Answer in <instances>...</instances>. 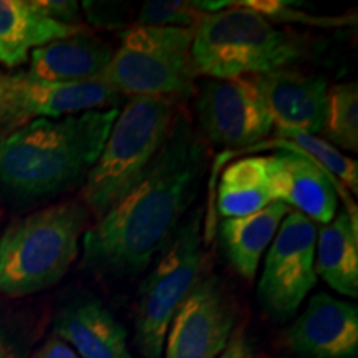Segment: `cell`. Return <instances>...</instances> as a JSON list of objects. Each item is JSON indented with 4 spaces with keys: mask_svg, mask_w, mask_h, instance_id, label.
Returning a JSON list of instances; mask_svg holds the SVG:
<instances>
[{
    "mask_svg": "<svg viewBox=\"0 0 358 358\" xmlns=\"http://www.w3.org/2000/svg\"><path fill=\"white\" fill-rule=\"evenodd\" d=\"M274 201L267 156H245L224 169L217 189V209L226 219L245 217Z\"/></svg>",
    "mask_w": 358,
    "mask_h": 358,
    "instance_id": "cell-20",
    "label": "cell"
},
{
    "mask_svg": "<svg viewBox=\"0 0 358 358\" xmlns=\"http://www.w3.org/2000/svg\"><path fill=\"white\" fill-rule=\"evenodd\" d=\"M174 100L131 98L116 116L96 163L85 178L82 203L96 219L136 185L171 133Z\"/></svg>",
    "mask_w": 358,
    "mask_h": 358,
    "instance_id": "cell-5",
    "label": "cell"
},
{
    "mask_svg": "<svg viewBox=\"0 0 358 358\" xmlns=\"http://www.w3.org/2000/svg\"><path fill=\"white\" fill-rule=\"evenodd\" d=\"M315 274L338 294L358 297V224L345 211L317 231Z\"/></svg>",
    "mask_w": 358,
    "mask_h": 358,
    "instance_id": "cell-19",
    "label": "cell"
},
{
    "mask_svg": "<svg viewBox=\"0 0 358 358\" xmlns=\"http://www.w3.org/2000/svg\"><path fill=\"white\" fill-rule=\"evenodd\" d=\"M111 58L113 48L85 30L32 50L29 73L45 82H95L103 78Z\"/></svg>",
    "mask_w": 358,
    "mask_h": 358,
    "instance_id": "cell-16",
    "label": "cell"
},
{
    "mask_svg": "<svg viewBox=\"0 0 358 358\" xmlns=\"http://www.w3.org/2000/svg\"><path fill=\"white\" fill-rule=\"evenodd\" d=\"M35 7L50 19L66 25H80V3L71 0H34Z\"/></svg>",
    "mask_w": 358,
    "mask_h": 358,
    "instance_id": "cell-25",
    "label": "cell"
},
{
    "mask_svg": "<svg viewBox=\"0 0 358 358\" xmlns=\"http://www.w3.org/2000/svg\"><path fill=\"white\" fill-rule=\"evenodd\" d=\"M254 78L277 131L299 129L310 134L320 133L329 92L324 78L287 70L256 75Z\"/></svg>",
    "mask_w": 358,
    "mask_h": 358,
    "instance_id": "cell-14",
    "label": "cell"
},
{
    "mask_svg": "<svg viewBox=\"0 0 358 358\" xmlns=\"http://www.w3.org/2000/svg\"><path fill=\"white\" fill-rule=\"evenodd\" d=\"M217 358H257V357L248 337H245V332L243 329H239L237 332L232 334L229 343H227V347L224 348V352Z\"/></svg>",
    "mask_w": 358,
    "mask_h": 358,
    "instance_id": "cell-27",
    "label": "cell"
},
{
    "mask_svg": "<svg viewBox=\"0 0 358 358\" xmlns=\"http://www.w3.org/2000/svg\"><path fill=\"white\" fill-rule=\"evenodd\" d=\"M289 211V206L280 201H272L250 216L224 219L221 222L219 236L222 250L243 279L252 280L256 277L264 252L272 244Z\"/></svg>",
    "mask_w": 358,
    "mask_h": 358,
    "instance_id": "cell-18",
    "label": "cell"
},
{
    "mask_svg": "<svg viewBox=\"0 0 358 358\" xmlns=\"http://www.w3.org/2000/svg\"><path fill=\"white\" fill-rule=\"evenodd\" d=\"M232 6L208 13L194 29L192 64L213 80L256 77L289 69L306 52L301 40L275 29L261 13Z\"/></svg>",
    "mask_w": 358,
    "mask_h": 358,
    "instance_id": "cell-4",
    "label": "cell"
},
{
    "mask_svg": "<svg viewBox=\"0 0 358 358\" xmlns=\"http://www.w3.org/2000/svg\"><path fill=\"white\" fill-rule=\"evenodd\" d=\"M85 25H66L50 19L34 0H0V64L24 65L35 48L85 32Z\"/></svg>",
    "mask_w": 358,
    "mask_h": 358,
    "instance_id": "cell-17",
    "label": "cell"
},
{
    "mask_svg": "<svg viewBox=\"0 0 358 358\" xmlns=\"http://www.w3.org/2000/svg\"><path fill=\"white\" fill-rule=\"evenodd\" d=\"M53 330L82 358H134L124 327L98 299L65 307L58 313Z\"/></svg>",
    "mask_w": 358,
    "mask_h": 358,
    "instance_id": "cell-15",
    "label": "cell"
},
{
    "mask_svg": "<svg viewBox=\"0 0 358 358\" xmlns=\"http://www.w3.org/2000/svg\"><path fill=\"white\" fill-rule=\"evenodd\" d=\"M277 148L279 151L275 155L267 156L268 181L274 201H280L312 222L325 226L337 214L338 191L340 198L347 204L348 217L358 224L357 208L348 198L350 192H347L345 187L294 148Z\"/></svg>",
    "mask_w": 358,
    "mask_h": 358,
    "instance_id": "cell-12",
    "label": "cell"
},
{
    "mask_svg": "<svg viewBox=\"0 0 358 358\" xmlns=\"http://www.w3.org/2000/svg\"><path fill=\"white\" fill-rule=\"evenodd\" d=\"M317 226L297 211H289L268 245L257 297L277 320L294 317L317 284Z\"/></svg>",
    "mask_w": 358,
    "mask_h": 358,
    "instance_id": "cell-9",
    "label": "cell"
},
{
    "mask_svg": "<svg viewBox=\"0 0 358 358\" xmlns=\"http://www.w3.org/2000/svg\"><path fill=\"white\" fill-rule=\"evenodd\" d=\"M285 340L302 358H357L358 308L329 294L313 295Z\"/></svg>",
    "mask_w": 358,
    "mask_h": 358,
    "instance_id": "cell-13",
    "label": "cell"
},
{
    "mask_svg": "<svg viewBox=\"0 0 358 358\" xmlns=\"http://www.w3.org/2000/svg\"><path fill=\"white\" fill-rule=\"evenodd\" d=\"M204 168V143L189 122L176 115L146 173L85 231L83 267L110 279L141 274L182 222Z\"/></svg>",
    "mask_w": 358,
    "mask_h": 358,
    "instance_id": "cell-1",
    "label": "cell"
},
{
    "mask_svg": "<svg viewBox=\"0 0 358 358\" xmlns=\"http://www.w3.org/2000/svg\"><path fill=\"white\" fill-rule=\"evenodd\" d=\"M118 108L35 120L0 138V186L17 198L57 194L87 178Z\"/></svg>",
    "mask_w": 358,
    "mask_h": 358,
    "instance_id": "cell-2",
    "label": "cell"
},
{
    "mask_svg": "<svg viewBox=\"0 0 358 358\" xmlns=\"http://www.w3.org/2000/svg\"><path fill=\"white\" fill-rule=\"evenodd\" d=\"M194 29L133 25L120 37L103 82L129 98L174 100L192 92Z\"/></svg>",
    "mask_w": 358,
    "mask_h": 358,
    "instance_id": "cell-6",
    "label": "cell"
},
{
    "mask_svg": "<svg viewBox=\"0 0 358 358\" xmlns=\"http://www.w3.org/2000/svg\"><path fill=\"white\" fill-rule=\"evenodd\" d=\"M201 275V211H194L179 224L138 289L134 347L143 357L163 358L169 325Z\"/></svg>",
    "mask_w": 358,
    "mask_h": 358,
    "instance_id": "cell-7",
    "label": "cell"
},
{
    "mask_svg": "<svg viewBox=\"0 0 358 358\" xmlns=\"http://www.w3.org/2000/svg\"><path fill=\"white\" fill-rule=\"evenodd\" d=\"M279 140L267 141L266 145L254 146L252 151L259 148H272V146H289L295 151L302 153L306 158L312 161L315 166L335 179L338 185H342L347 191L353 194L358 192V163L350 156L343 155L338 148L330 145L324 138L317 134H310L307 131H299V129H285V131H277Z\"/></svg>",
    "mask_w": 358,
    "mask_h": 358,
    "instance_id": "cell-21",
    "label": "cell"
},
{
    "mask_svg": "<svg viewBox=\"0 0 358 358\" xmlns=\"http://www.w3.org/2000/svg\"><path fill=\"white\" fill-rule=\"evenodd\" d=\"M196 108L203 131L219 146L250 150L272 129L254 77L208 80L201 88Z\"/></svg>",
    "mask_w": 358,
    "mask_h": 358,
    "instance_id": "cell-10",
    "label": "cell"
},
{
    "mask_svg": "<svg viewBox=\"0 0 358 358\" xmlns=\"http://www.w3.org/2000/svg\"><path fill=\"white\" fill-rule=\"evenodd\" d=\"M208 13L199 12L192 2L179 0H150L143 3L134 25L176 27V29H196Z\"/></svg>",
    "mask_w": 358,
    "mask_h": 358,
    "instance_id": "cell-23",
    "label": "cell"
},
{
    "mask_svg": "<svg viewBox=\"0 0 358 358\" xmlns=\"http://www.w3.org/2000/svg\"><path fill=\"white\" fill-rule=\"evenodd\" d=\"M27 340L15 325L0 313V358H25Z\"/></svg>",
    "mask_w": 358,
    "mask_h": 358,
    "instance_id": "cell-26",
    "label": "cell"
},
{
    "mask_svg": "<svg viewBox=\"0 0 358 358\" xmlns=\"http://www.w3.org/2000/svg\"><path fill=\"white\" fill-rule=\"evenodd\" d=\"M88 209L65 201L13 221L0 234V294L27 297L58 284L80 254Z\"/></svg>",
    "mask_w": 358,
    "mask_h": 358,
    "instance_id": "cell-3",
    "label": "cell"
},
{
    "mask_svg": "<svg viewBox=\"0 0 358 358\" xmlns=\"http://www.w3.org/2000/svg\"><path fill=\"white\" fill-rule=\"evenodd\" d=\"M236 307L221 280L201 275L169 325L164 358H217L234 334Z\"/></svg>",
    "mask_w": 358,
    "mask_h": 358,
    "instance_id": "cell-11",
    "label": "cell"
},
{
    "mask_svg": "<svg viewBox=\"0 0 358 358\" xmlns=\"http://www.w3.org/2000/svg\"><path fill=\"white\" fill-rule=\"evenodd\" d=\"M122 95L103 80L45 82L29 71L0 73V133L3 136L35 120H57L92 110L116 108Z\"/></svg>",
    "mask_w": 358,
    "mask_h": 358,
    "instance_id": "cell-8",
    "label": "cell"
},
{
    "mask_svg": "<svg viewBox=\"0 0 358 358\" xmlns=\"http://www.w3.org/2000/svg\"><path fill=\"white\" fill-rule=\"evenodd\" d=\"M320 133L335 148L358 151V87L357 82L334 85L327 92Z\"/></svg>",
    "mask_w": 358,
    "mask_h": 358,
    "instance_id": "cell-22",
    "label": "cell"
},
{
    "mask_svg": "<svg viewBox=\"0 0 358 358\" xmlns=\"http://www.w3.org/2000/svg\"><path fill=\"white\" fill-rule=\"evenodd\" d=\"M30 358H82L73 348L66 345L64 340L53 337L38 347Z\"/></svg>",
    "mask_w": 358,
    "mask_h": 358,
    "instance_id": "cell-28",
    "label": "cell"
},
{
    "mask_svg": "<svg viewBox=\"0 0 358 358\" xmlns=\"http://www.w3.org/2000/svg\"><path fill=\"white\" fill-rule=\"evenodd\" d=\"M90 24L103 29H120L128 25L127 7L113 2H83L82 7Z\"/></svg>",
    "mask_w": 358,
    "mask_h": 358,
    "instance_id": "cell-24",
    "label": "cell"
}]
</instances>
